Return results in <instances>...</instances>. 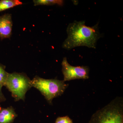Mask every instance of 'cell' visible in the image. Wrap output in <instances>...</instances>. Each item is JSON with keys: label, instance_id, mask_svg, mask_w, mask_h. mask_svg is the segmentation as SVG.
I'll return each instance as SVG.
<instances>
[{"label": "cell", "instance_id": "cell-1", "mask_svg": "<svg viewBox=\"0 0 123 123\" xmlns=\"http://www.w3.org/2000/svg\"><path fill=\"white\" fill-rule=\"evenodd\" d=\"M66 31L68 37L62 47L68 50L79 46L95 49L97 42L102 37L98 23L93 26H88L84 21H75L69 23Z\"/></svg>", "mask_w": 123, "mask_h": 123}, {"label": "cell", "instance_id": "cell-2", "mask_svg": "<svg viewBox=\"0 0 123 123\" xmlns=\"http://www.w3.org/2000/svg\"><path fill=\"white\" fill-rule=\"evenodd\" d=\"M88 123H123V99L117 97L92 115Z\"/></svg>", "mask_w": 123, "mask_h": 123}, {"label": "cell", "instance_id": "cell-3", "mask_svg": "<svg viewBox=\"0 0 123 123\" xmlns=\"http://www.w3.org/2000/svg\"><path fill=\"white\" fill-rule=\"evenodd\" d=\"M31 85L39 91L50 104L55 98L63 94L68 86L63 80L45 79L37 76L31 80Z\"/></svg>", "mask_w": 123, "mask_h": 123}, {"label": "cell", "instance_id": "cell-4", "mask_svg": "<svg viewBox=\"0 0 123 123\" xmlns=\"http://www.w3.org/2000/svg\"><path fill=\"white\" fill-rule=\"evenodd\" d=\"M4 86L11 92L14 101H24L26 92L31 87V80L24 73H9Z\"/></svg>", "mask_w": 123, "mask_h": 123}, {"label": "cell", "instance_id": "cell-5", "mask_svg": "<svg viewBox=\"0 0 123 123\" xmlns=\"http://www.w3.org/2000/svg\"><path fill=\"white\" fill-rule=\"evenodd\" d=\"M62 72L64 81L76 79H88L89 78V68L87 66H74L69 63L66 57L62 62Z\"/></svg>", "mask_w": 123, "mask_h": 123}, {"label": "cell", "instance_id": "cell-6", "mask_svg": "<svg viewBox=\"0 0 123 123\" xmlns=\"http://www.w3.org/2000/svg\"><path fill=\"white\" fill-rule=\"evenodd\" d=\"M13 22L10 14H5L0 16V38L1 40L11 37Z\"/></svg>", "mask_w": 123, "mask_h": 123}, {"label": "cell", "instance_id": "cell-7", "mask_svg": "<svg viewBox=\"0 0 123 123\" xmlns=\"http://www.w3.org/2000/svg\"><path fill=\"white\" fill-rule=\"evenodd\" d=\"M17 116L11 106L4 108L0 106V123H12Z\"/></svg>", "mask_w": 123, "mask_h": 123}, {"label": "cell", "instance_id": "cell-8", "mask_svg": "<svg viewBox=\"0 0 123 123\" xmlns=\"http://www.w3.org/2000/svg\"><path fill=\"white\" fill-rule=\"evenodd\" d=\"M22 4V2L18 0H0V12Z\"/></svg>", "mask_w": 123, "mask_h": 123}, {"label": "cell", "instance_id": "cell-9", "mask_svg": "<svg viewBox=\"0 0 123 123\" xmlns=\"http://www.w3.org/2000/svg\"><path fill=\"white\" fill-rule=\"evenodd\" d=\"M35 6L39 5H57L62 6L64 4L63 0H33Z\"/></svg>", "mask_w": 123, "mask_h": 123}, {"label": "cell", "instance_id": "cell-10", "mask_svg": "<svg viewBox=\"0 0 123 123\" xmlns=\"http://www.w3.org/2000/svg\"><path fill=\"white\" fill-rule=\"evenodd\" d=\"M6 66L0 63V89L4 86L9 73L5 70Z\"/></svg>", "mask_w": 123, "mask_h": 123}, {"label": "cell", "instance_id": "cell-11", "mask_svg": "<svg viewBox=\"0 0 123 123\" xmlns=\"http://www.w3.org/2000/svg\"><path fill=\"white\" fill-rule=\"evenodd\" d=\"M55 123H73V120L68 116L58 117Z\"/></svg>", "mask_w": 123, "mask_h": 123}, {"label": "cell", "instance_id": "cell-12", "mask_svg": "<svg viewBox=\"0 0 123 123\" xmlns=\"http://www.w3.org/2000/svg\"><path fill=\"white\" fill-rule=\"evenodd\" d=\"M6 100V98L1 91V89H0V104Z\"/></svg>", "mask_w": 123, "mask_h": 123}]
</instances>
